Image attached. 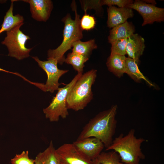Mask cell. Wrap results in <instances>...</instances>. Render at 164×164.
I'll list each match as a JSON object with an SVG mask.
<instances>
[{
    "instance_id": "obj_19",
    "label": "cell",
    "mask_w": 164,
    "mask_h": 164,
    "mask_svg": "<svg viewBox=\"0 0 164 164\" xmlns=\"http://www.w3.org/2000/svg\"><path fill=\"white\" fill-rule=\"evenodd\" d=\"M97 47L94 39L86 42L78 40L73 44L72 52L89 58L92 51Z\"/></svg>"
},
{
    "instance_id": "obj_6",
    "label": "cell",
    "mask_w": 164,
    "mask_h": 164,
    "mask_svg": "<svg viewBox=\"0 0 164 164\" xmlns=\"http://www.w3.org/2000/svg\"><path fill=\"white\" fill-rule=\"evenodd\" d=\"M24 23H21L6 31V36L1 42L5 45L9 51L8 56L19 60L29 56V53L33 48L26 46V41L30 38L20 29Z\"/></svg>"
},
{
    "instance_id": "obj_23",
    "label": "cell",
    "mask_w": 164,
    "mask_h": 164,
    "mask_svg": "<svg viewBox=\"0 0 164 164\" xmlns=\"http://www.w3.org/2000/svg\"><path fill=\"white\" fill-rule=\"evenodd\" d=\"M12 164H35L34 159H30L29 151H23L20 154H16L11 160Z\"/></svg>"
},
{
    "instance_id": "obj_9",
    "label": "cell",
    "mask_w": 164,
    "mask_h": 164,
    "mask_svg": "<svg viewBox=\"0 0 164 164\" xmlns=\"http://www.w3.org/2000/svg\"><path fill=\"white\" fill-rule=\"evenodd\" d=\"M60 164H93L73 143H65L56 149Z\"/></svg>"
},
{
    "instance_id": "obj_10",
    "label": "cell",
    "mask_w": 164,
    "mask_h": 164,
    "mask_svg": "<svg viewBox=\"0 0 164 164\" xmlns=\"http://www.w3.org/2000/svg\"><path fill=\"white\" fill-rule=\"evenodd\" d=\"M72 143L78 151L91 160L96 159L104 147L100 140L94 137L77 139Z\"/></svg>"
},
{
    "instance_id": "obj_30",
    "label": "cell",
    "mask_w": 164,
    "mask_h": 164,
    "mask_svg": "<svg viewBox=\"0 0 164 164\" xmlns=\"http://www.w3.org/2000/svg\"></svg>"
},
{
    "instance_id": "obj_29",
    "label": "cell",
    "mask_w": 164,
    "mask_h": 164,
    "mask_svg": "<svg viewBox=\"0 0 164 164\" xmlns=\"http://www.w3.org/2000/svg\"><path fill=\"white\" fill-rule=\"evenodd\" d=\"M92 161L93 164H101L98 162L97 159H95Z\"/></svg>"
},
{
    "instance_id": "obj_25",
    "label": "cell",
    "mask_w": 164,
    "mask_h": 164,
    "mask_svg": "<svg viewBox=\"0 0 164 164\" xmlns=\"http://www.w3.org/2000/svg\"><path fill=\"white\" fill-rule=\"evenodd\" d=\"M85 12L90 9H94L96 11H100L102 9L101 0L82 1L81 4Z\"/></svg>"
},
{
    "instance_id": "obj_11",
    "label": "cell",
    "mask_w": 164,
    "mask_h": 164,
    "mask_svg": "<svg viewBox=\"0 0 164 164\" xmlns=\"http://www.w3.org/2000/svg\"><path fill=\"white\" fill-rule=\"evenodd\" d=\"M30 5L32 17L38 21L46 22L49 18L53 8L50 0H23Z\"/></svg>"
},
{
    "instance_id": "obj_18",
    "label": "cell",
    "mask_w": 164,
    "mask_h": 164,
    "mask_svg": "<svg viewBox=\"0 0 164 164\" xmlns=\"http://www.w3.org/2000/svg\"><path fill=\"white\" fill-rule=\"evenodd\" d=\"M139 60H136L129 57H126L125 73H127L136 82L139 83L144 80L151 84L140 71L138 68Z\"/></svg>"
},
{
    "instance_id": "obj_26",
    "label": "cell",
    "mask_w": 164,
    "mask_h": 164,
    "mask_svg": "<svg viewBox=\"0 0 164 164\" xmlns=\"http://www.w3.org/2000/svg\"><path fill=\"white\" fill-rule=\"evenodd\" d=\"M134 1L132 0H101L102 5H106L108 7L115 5L119 8L126 7L128 5L132 4Z\"/></svg>"
},
{
    "instance_id": "obj_4",
    "label": "cell",
    "mask_w": 164,
    "mask_h": 164,
    "mask_svg": "<svg viewBox=\"0 0 164 164\" xmlns=\"http://www.w3.org/2000/svg\"><path fill=\"white\" fill-rule=\"evenodd\" d=\"M96 70L92 69L82 74L69 91L66 100L68 109L75 111L84 109L93 98L92 86L97 76Z\"/></svg>"
},
{
    "instance_id": "obj_2",
    "label": "cell",
    "mask_w": 164,
    "mask_h": 164,
    "mask_svg": "<svg viewBox=\"0 0 164 164\" xmlns=\"http://www.w3.org/2000/svg\"><path fill=\"white\" fill-rule=\"evenodd\" d=\"M71 7L75 12V19L71 18L70 13L62 19L64 23L62 42L56 49H49L47 51V58L54 59L60 65L64 62L65 53L71 49L74 42L83 37V30L80 25V15L77 13L75 1L72 2Z\"/></svg>"
},
{
    "instance_id": "obj_1",
    "label": "cell",
    "mask_w": 164,
    "mask_h": 164,
    "mask_svg": "<svg viewBox=\"0 0 164 164\" xmlns=\"http://www.w3.org/2000/svg\"><path fill=\"white\" fill-rule=\"evenodd\" d=\"M117 106L101 111L90 120L83 128L77 140L94 137L100 140L106 148L112 143L117 127Z\"/></svg>"
},
{
    "instance_id": "obj_20",
    "label": "cell",
    "mask_w": 164,
    "mask_h": 164,
    "mask_svg": "<svg viewBox=\"0 0 164 164\" xmlns=\"http://www.w3.org/2000/svg\"><path fill=\"white\" fill-rule=\"evenodd\" d=\"M89 58L82 55L71 52L68 54L65 58L64 62L71 65L77 73L82 74L84 63Z\"/></svg>"
},
{
    "instance_id": "obj_7",
    "label": "cell",
    "mask_w": 164,
    "mask_h": 164,
    "mask_svg": "<svg viewBox=\"0 0 164 164\" xmlns=\"http://www.w3.org/2000/svg\"><path fill=\"white\" fill-rule=\"evenodd\" d=\"M38 63L39 66L46 73L47 78L45 84L32 83L44 92L53 93L58 90L61 84L59 83L60 78L68 72V70L58 68L57 60L53 58H47L45 61L40 60L37 56L32 57Z\"/></svg>"
},
{
    "instance_id": "obj_3",
    "label": "cell",
    "mask_w": 164,
    "mask_h": 164,
    "mask_svg": "<svg viewBox=\"0 0 164 164\" xmlns=\"http://www.w3.org/2000/svg\"><path fill=\"white\" fill-rule=\"evenodd\" d=\"M134 129H132L126 135L121 133L113 140L105 150L116 152L120 156L121 162L125 164H140V160L145 158L141 148L145 140L143 138H137Z\"/></svg>"
},
{
    "instance_id": "obj_28",
    "label": "cell",
    "mask_w": 164,
    "mask_h": 164,
    "mask_svg": "<svg viewBox=\"0 0 164 164\" xmlns=\"http://www.w3.org/2000/svg\"><path fill=\"white\" fill-rule=\"evenodd\" d=\"M0 71H4V72H6V73H14L15 74H16V75H18L19 73H12V72H9V71H7L6 70H5L3 69H2L1 68H0Z\"/></svg>"
},
{
    "instance_id": "obj_14",
    "label": "cell",
    "mask_w": 164,
    "mask_h": 164,
    "mask_svg": "<svg viewBox=\"0 0 164 164\" xmlns=\"http://www.w3.org/2000/svg\"><path fill=\"white\" fill-rule=\"evenodd\" d=\"M135 28L131 23L126 21L124 23L115 26L111 29L108 37V42H112L119 39L128 38L134 33Z\"/></svg>"
},
{
    "instance_id": "obj_21",
    "label": "cell",
    "mask_w": 164,
    "mask_h": 164,
    "mask_svg": "<svg viewBox=\"0 0 164 164\" xmlns=\"http://www.w3.org/2000/svg\"><path fill=\"white\" fill-rule=\"evenodd\" d=\"M96 159L101 164H125L121 162L119 154L113 150L108 152H102Z\"/></svg>"
},
{
    "instance_id": "obj_22",
    "label": "cell",
    "mask_w": 164,
    "mask_h": 164,
    "mask_svg": "<svg viewBox=\"0 0 164 164\" xmlns=\"http://www.w3.org/2000/svg\"><path fill=\"white\" fill-rule=\"evenodd\" d=\"M128 38L119 39L111 43V54L121 56L126 54V48Z\"/></svg>"
},
{
    "instance_id": "obj_27",
    "label": "cell",
    "mask_w": 164,
    "mask_h": 164,
    "mask_svg": "<svg viewBox=\"0 0 164 164\" xmlns=\"http://www.w3.org/2000/svg\"><path fill=\"white\" fill-rule=\"evenodd\" d=\"M147 3L155 5L156 3L155 0H143Z\"/></svg>"
},
{
    "instance_id": "obj_8",
    "label": "cell",
    "mask_w": 164,
    "mask_h": 164,
    "mask_svg": "<svg viewBox=\"0 0 164 164\" xmlns=\"http://www.w3.org/2000/svg\"><path fill=\"white\" fill-rule=\"evenodd\" d=\"M126 7L134 9L140 14L143 20L142 26L153 24L155 22H161L164 21V8L147 3L143 0H135Z\"/></svg>"
},
{
    "instance_id": "obj_15",
    "label": "cell",
    "mask_w": 164,
    "mask_h": 164,
    "mask_svg": "<svg viewBox=\"0 0 164 164\" xmlns=\"http://www.w3.org/2000/svg\"><path fill=\"white\" fill-rule=\"evenodd\" d=\"M126 59L125 56L111 54L106 63L108 70L118 77H122L125 72Z\"/></svg>"
},
{
    "instance_id": "obj_5",
    "label": "cell",
    "mask_w": 164,
    "mask_h": 164,
    "mask_svg": "<svg viewBox=\"0 0 164 164\" xmlns=\"http://www.w3.org/2000/svg\"><path fill=\"white\" fill-rule=\"evenodd\" d=\"M82 74L77 73L64 87H59L56 96L53 97L49 105L43 109L45 117L50 121H58L60 117L65 119L68 116V109L66 106L67 95L71 88Z\"/></svg>"
},
{
    "instance_id": "obj_13",
    "label": "cell",
    "mask_w": 164,
    "mask_h": 164,
    "mask_svg": "<svg viewBox=\"0 0 164 164\" xmlns=\"http://www.w3.org/2000/svg\"><path fill=\"white\" fill-rule=\"evenodd\" d=\"M145 48V40L137 33H134L128 38L126 52L129 57L136 60L143 54Z\"/></svg>"
},
{
    "instance_id": "obj_17",
    "label": "cell",
    "mask_w": 164,
    "mask_h": 164,
    "mask_svg": "<svg viewBox=\"0 0 164 164\" xmlns=\"http://www.w3.org/2000/svg\"><path fill=\"white\" fill-rule=\"evenodd\" d=\"M11 5L4 17V20L0 29L1 33L5 31L6 32L15 26L23 22L24 19L22 16L19 14L13 15V2L14 0H11Z\"/></svg>"
},
{
    "instance_id": "obj_16",
    "label": "cell",
    "mask_w": 164,
    "mask_h": 164,
    "mask_svg": "<svg viewBox=\"0 0 164 164\" xmlns=\"http://www.w3.org/2000/svg\"><path fill=\"white\" fill-rule=\"evenodd\" d=\"M34 161L36 164H60L52 141L50 142L49 146L45 150L38 154Z\"/></svg>"
},
{
    "instance_id": "obj_24",
    "label": "cell",
    "mask_w": 164,
    "mask_h": 164,
    "mask_svg": "<svg viewBox=\"0 0 164 164\" xmlns=\"http://www.w3.org/2000/svg\"><path fill=\"white\" fill-rule=\"evenodd\" d=\"M85 13V14L80 19V26L83 30H90L95 27L96 21L93 16L87 14L86 12Z\"/></svg>"
},
{
    "instance_id": "obj_12",
    "label": "cell",
    "mask_w": 164,
    "mask_h": 164,
    "mask_svg": "<svg viewBox=\"0 0 164 164\" xmlns=\"http://www.w3.org/2000/svg\"><path fill=\"white\" fill-rule=\"evenodd\" d=\"M107 26L109 28L122 24L134 16L132 9L127 7L119 8L114 6L108 7L107 9Z\"/></svg>"
}]
</instances>
